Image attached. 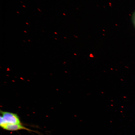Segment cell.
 Segmentation results:
<instances>
[{
	"label": "cell",
	"mask_w": 135,
	"mask_h": 135,
	"mask_svg": "<svg viewBox=\"0 0 135 135\" xmlns=\"http://www.w3.org/2000/svg\"><path fill=\"white\" fill-rule=\"evenodd\" d=\"M2 116H0V126L3 128L6 125L20 124L18 116L16 114L0 111Z\"/></svg>",
	"instance_id": "6da1fadb"
},
{
	"label": "cell",
	"mask_w": 135,
	"mask_h": 135,
	"mask_svg": "<svg viewBox=\"0 0 135 135\" xmlns=\"http://www.w3.org/2000/svg\"><path fill=\"white\" fill-rule=\"evenodd\" d=\"M3 128L6 130L12 131L22 130L30 131H32L24 126L20 124H7Z\"/></svg>",
	"instance_id": "7a4b0ae2"
},
{
	"label": "cell",
	"mask_w": 135,
	"mask_h": 135,
	"mask_svg": "<svg viewBox=\"0 0 135 135\" xmlns=\"http://www.w3.org/2000/svg\"><path fill=\"white\" fill-rule=\"evenodd\" d=\"M132 21L133 25L135 27V12L134 13L132 16Z\"/></svg>",
	"instance_id": "3957f363"
},
{
	"label": "cell",
	"mask_w": 135,
	"mask_h": 135,
	"mask_svg": "<svg viewBox=\"0 0 135 135\" xmlns=\"http://www.w3.org/2000/svg\"><path fill=\"white\" fill-rule=\"evenodd\" d=\"M38 9L40 12H41L39 8H38Z\"/></svg>",
	"instance_id": "277c9868"
},
{
	"label": "cell",
	"mask_w": 135,
	"mask_h": 135,
	"mask_svg": "<svg viewBox=\"0 0 135 135\" xmlns=\"http://www.w3.org/2000/svg\"><path fill=\"white\" fill-rule=\"evenodd\" d=\"M23 6L24 7V8H26V6H24V5H23L22 6Z\"/></svg>",
	"instance_id": "5b68a950"
},
{
	"label": "cell",
	"mask_w": 135,
	"mask_h": 135,
	"mask_svg": "<svg viewBox=\"0 0 135 135\" xmlns=\"http://www.w3.org/2000/svg\"><path fill=\"white\" fill-rule=\"evenodd\" d=\"M26 24H28V23H27V22H26Z\"/></svg>",
	"instance_id": "8992f818"
},
{
	"label": "cell",
	"mask_w": 135,
	"mask_h": 135,
	"mask_svg": "<svg viewBox=\"0 0 135 135\" xmlns=\"http://www.w3.org/2000/svg\"><path fill=\"white\" fill-rule=\"evenodd\" d=\"M17 12L18 13V14H19V12Z\"/></svg>",
	"instance_id": "52a82bcc"
},
{
	"label": "cell",
	"mask_w": 135,
	"mask_h": 135,
	"mask_svg": "<svg viewBox=\"0 0 135 135\" xmlns=\"http://www.w3.org/2000/svg\"><path fill=\"white\" fill-rule=\"evenodd\" d=\"M24 32H26V31H24Z\"/></svg>",
	"instance_id": "ba28073f"
},
{
	"label": "cell",
	"mask_w": 135,
	"mask_h": 135,
	"mask_svg": "<svg viewBox=\"0 0 135 135\" xmlns=\"http://www.w3.org/2000/svg\"><path fill=\"white\" fill-rule=\"evenodd\" d=\"M28 41H29V42H30V40H28Z\"/></svg>",
	"instance_id": "9c48e42d"
}]
</instances>
